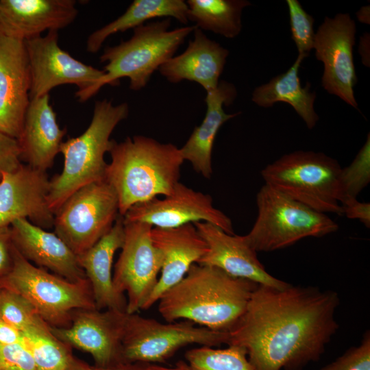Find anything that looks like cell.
<instances>
[{
    "label": "cell",
    "mask_w": 370,
    "mask_h": 370,
    "mask_svg": "<svg viewBox=\"0 0 370 370\" xmlns=\"http://www.w3.org/2000/svg\"><path fill=\"white\" fill-rule=\"evenodd\" d=\"M339 303L331 290L258 284L227 345L243 347L255 370H302L320 359L338 330Z\"/></svg>",
    "instance_id": "obj_1"
},
{
    "label": "cell",
    "mask_w": 370,
    "mask_h": 370,
    "mask_svg": "<svg viewBox=\"0 0 370 370\" xmlns=\"http://www.w3.org/2000/svg\"><path fill=\"white\" fill-rule=\"evenodd\" d=\"M258 285L217 267L196 263L160 297L158 312L167 322L184 319L229 332L243 316Z\"/></svg>",
    "instance_id": "obj_2"
},
{
    "label": "cell",
    "mask_w": 370,
    "mask_h": 370,
    "mask_svg": "<svg viewBox=\"0 0 370 370\" xmlns=\"http://www.w3.org/2000/svg\"><path fill=\"white\" fill-rule=\"evenodd\" d=\"M106 181L114 189L119 214L158 195H171L180 182L184 162L180 148L143 135L112 140Z\"/></svg>",
    "instance_id": "obj_3"
},
{
    "label": "cell",
    "mask_w": 370,
    "mask_h": 370,
    "mask_svg": "<svg viewBox=\"0 0 370 370\" xmlns=\"http://www.w3.org/2000/svg\"><path fill=\"white\" fill-rule=\"evenodd\" d=\"M171 23V18L145 23L133 29L130 39L106 47L99 58L106 63L104 75L90 88L76 92L77 100L86 102L105 85H119L123 77L129 79L132 90L145 88L153 73L174 56L196 28L193 25L170 30Z\"/></svg>",
    "instance_id": "obj_4"
},
{
    "label": "cell",
    "mask_w": 370,
    "mask_h": 370,
    "mask_svg": "<svg viewBox=\"0 0 370 370\" xmlns=\"http://www.w3.org/2000/svg\"><path fill=\"white\" fill-rule=\"evenodd\" d=\"M129 114L125 102L114 105L104 99L95 103L92 120L79 136L63 142L60 153L64 156L62 172L50 180L47 195L49 208L54 214L74 192L88 184L105 180L109 152L115 127Z\"/></svg>",
    "instance_id": "obj_5"
},
{
    "label": "cell",
    "mask_w": 370,
    "mask_h": 370,
    "mask_svg": "<svg viewBox=\"0 0 370 370\" xmlns=\"http://www.w3.org/2000/svg\"><path fill=\"white\" fill-rule=\"evenodd\" d=\"M341 166L322 152L295 151L267 165L264 184L317 212L343 215Z\"/></svg>",
    "instance_id": "obj_6"
},
{
    "label": "cell",
    "mask_w": 370,
    "mask_h": 370,
    "mask_svg": "<svg viewBox=\"0 0 370 370\" xmlns=\"http://www.w3.org/2000/svg\"><path fill=\"white\" fill-rule=\"evenodd\" d=\"M258 215L244 235L256 251L270 252L291 246L306 237H323L336 232L338 224L317 212L264 184L256 195Z\"/></svg>",
    "instance_id": "obj_7"
},
{
    "label": "cell",
    "mask_w": 370,
    "mask_h": 370,
    "mask_svg": "<svg viewBox=\"0 0 370 370\" xmlns=\"http://www.w3.org/2000/svg\"><path fill=\"white\" fill-rule=\"evenodd\" d=\"M12 254V267L0 286L25 297L50 326L66 327L74 311L96 308L88 280L73 282L49 273L25 259L14 245Z\"/></svg>",
    "instance_id": "obj_8"
},
{
    "label": "cell",
    "mask_w": 370,
    "mask_h": 370,
    "mask_svg": "<svg viewBox=\"0 0 370 370\" xmlns=\"http://www.w3.org/2000/svg\"><path fill=\"white\" fill-rule=\"evenodd\" d=\"M228 343V332L197 327L188 321L162 323L126 312L121 341L123 362H163L191 344L216 347Z\"/></svg>",
    "instance_id": "obj_9"
},
{
    "label": "cell",
    "mask_w": 370,
    "mask_h": 370,
    "mask_svg": "<svg viewBox=\"0 0 370 370\" xmlns=\"http://www.w3.org/2000/svg\"><path fill=\"white\" fill-rule=\"evenodd\" d=\"M119 216L117 195L105 180L84 186L54 213V233L77 256L107 234Z\"/></svg>",
    "instance_id": "obj_10"
},
{
    "label": "cell",
    "mask_w": 370,
    "mask_h": 370,
    "mask_svg": "<svg viewBox=\"0 0 370 370\" xmlns=\"http://www.w3.org/2000/svg\"><path fill=\"white\" fill-rule=\"evenodd\" d=\"M124 241L112 274L116 291L127 295L126 312L136 313L158 280L162 257L154 246L149 223L124 221Z\"/></svg>",
    "instance_id": "obj_11"
},
{
    "label": "cell",
    "mask_w": 370,
    "mask_h": 370,
    "mask_svg": "<svg viewBox=\"0 0 370 370\" xmlns=\"http://www.w3.org/2000/svg\"><path fill=\"white\" fill-rule=\"evenodd\" d=\"M24 42L30 73V99L49 95L53 88L65 84L75 85L77 92L85 90L105 73L62 49L57 30Z\"/></svg>",
    "instance_id": "obj_12"
},
{
    "label": "cell",
    "mask_w": 370,
    "mask_h": 370,
    "mask_svg": "<svg viewBox=\"0 0 370 370\" xmlns=\"http://www.w3.org/2000/svg\"><path fill=\"white\" fill-rule=\"evenodd\" d=\"M356 33L355 21L349 14L325 17L315 33L313 49L316 58L323 64V88L357 109L354 87L358 79L353 58Z\"/></svg>",
    "instance_id": "obj_13"
},
{
    "label": "cell",
    "mask_w": 370,
    "mask_h": 370,
    "mask_svg": "<svg viewBox=\"0 0 370 370\" xmlns=\"http://www.w3.org/2000/svg\"><path fill=\"white\" fill-rule=\"evenodd\" d=\"M123 217L126 221L143 222L161 228L204 221L234 234L230 218L214 206L210 195L196 191L180 182L171 195L136 204Z\"/></svg>",
    "instance_id": "obj_14"
},
{
    "label": "cell",
    "mask_w": 370,
    "mask_h": 370,
    "mask_svg": "<svg viewBox=\"0 0 370 370\" xmlns=\"http://www.w3.org/2000/svg\"><path fill=\"white\" fill-rule=\"evenodd\" d=\"M125 313L96 308L77 310L68 326H50V330L70 347L89 353L96 366H112L123 362L121 341Z\"/></svg>",
    "instance_id": "obj_15"
},
{
    "label": "cell",
    "mask_w": 370,
    "mask_h": 370,
    "mask_svg": "<svg viewBox=\"0 0 370 370\" xmlns=\"http://www.w3.org/2000/svg\"><path fill=\"white\" fill-rule=\"evenodd\" d=\"M49 187L46 171L27 164L5 172L0 181V227L20 219L43 229L53 227L54 214L47 203Z\"/></svg>",
    "instance_id": "obj_16"
},
{
    "label": "cell",
    "mask_w": 370,
    "mask_h": 370,
    "mask_svg": "<svg viewBox=\"0 0 370 370\" xmlns=\"http://www.w3.org/2000/svg\"><path fill=\"white\" fill-rule=\"evenodd\" d=\"M208 246L206 253L197 264L217 267L234 277L246 279L257 284L282 289L290 284L267 272L260 262L257 252L244 236L230 234L208 222L193 223Z\"/></svg>",
    "instance_id": "obj_17"
},
{
    "label": "cell",
    "mask_w": 370,
    "mask_h": 370,
    "mask_svg": "<svg viewBox=\"0 0 370 370\" xmlns=\"http://www.w3.org/2000/svg\"><path fill=\"white\" fill-rule=\"evenodd\" d=\"M25 42L0 35V133L18 139L30 102Z\"/></svg>",
    "instance_id": "obj_18"
},
{
    "label": "cell",
    "mask_w": 370,
    "mask_h": 370,
    "mask_svg": "<svg viewBox=\"0 0 370 370\" xmlns=\"http://www.w3.org/2000/svg\"><path fill=\"white\" fill-rule=\"evenodd\" d=\"M151 238L161 253L162 264L156 286L142 310L149 309L158 302L208 250L206 243L192 223L171 228L153 227Z\"/></svg>",
    "instance_id": "obj_19"
},
{
    "label": "cell",
    "mask_w": 370,
    "mask_h": 370,
    "mask_svg": "<svg viewBox=\"0 0 370 370\" xmlns=\"http://www.w3.org/2000/svg\"><path fill=\"white\" fill-rule=\"evenodd\" d=\"M77 13L74 0H0V35L25 41L67 27Z\"/></svg>",
    "instance_id": "obj_20"
},
{
    "label": "cell",
    "mask_w": 370,
    "mask_h": 370,
    "mask_svg": "<svg viewBox=\"0 0 370 370\" xmlns=\"http://www.w3.org/2000/svg\"><path fill=\"white\" fill-rule=\"evenodd\" d=\"M10 227L14 247L28 261L71 282L88 280L77 256L55 233L46 231L27 219L14 221Z\"/></svg>",
    "instance_id": "obj_21"
},
{
    "label": "cell",
    "mask_w": 370,
    "mask_h": 370,
    "mask_svg": "<svg viewBox=\"0 0 370 370\" xmlns=\"http://www.w3.org/2000/svg\"><path fill=\"white\" fill-rule=\"evenodd\" d=\"M193 34L186 50L168 60L158 71L171 83L195 82L208 92L217 88L230 52L202 30L196 27Z\"/></svg>",
    "instance_id": "obj_22"
},
{
    "label": "cell",
    "mask_w": 370,
    "mask_h": 370,
    "mask_svg": "<svg viewBox=\"0 0 370 370\" xmlns=\"http://www.w3.org/2000/svg\"><path fill=\"white\" fill-rule=\"evenodd\" d=\"M66 132L58 123L49 95L31 99L17 139L21 160L33 168L46 171L60 152Z\"/></svg>",
    "instance_id": "obj_23"
},
{
    "label": "cell",
    "mask_w": 370,
    "mask_h": 370,
    "mask_svg": "<svg viewBox=\"0 0 370 370\" xmlns=\"http://www.w3.org/2000/svg\"><path fill=\"white\" fill-rule=\"evenodd\" d=\"M124 241L123 217H117L110 231L78 257L88 279L97 310L126 312L127 299L113 284L112 262Z\"/></svg>",
    "instance_id": "obj_24"
},
{
    "label": "cell",
    "mask_w": 370,
    "mask_h": 370,
    "mask_svg": "<svg viewBox=\"0 0 370 370\" xmlns=\"http://www.w3.org/2000/svg\"><path fill=\"white\" fill-rule=\"evenodd\" d=\"M237 96L235 86L221 80L217 88L206 92V112L201 123L195 127L186 143L180 148L182 157L188 161L193 169L204 177L212 175V153L216 136L227 121L241 114H227L223 106L233 103Z\"/></svg>",
    "instance_id": "obj_25"
},
{
    "label": "cell",
    "mask_w": 370,
    "mask_h": 370,
    "mask_svg": "<svg viewBox=\"0 0 370 370\" xmlns=\"http://www.w3.org/2000/svg\"><path fill=\"white\" fill-rule=\"evenodd\" d=\"M306 57L298 54L293 64L285 73L256 87L252 92L251 100L263 108H271L277 102L287 103L304 120L308 128L312 129L319 120L314 108L316 92L310 91L309 82L302 87L299 77L300 65Z\"/></svg>",
    "instance_id": "obj_26"
},
{
    "label": "cell",
    "mask_w": 370,
    "mask_h": 370,
    "mask_svg": "<svg viewBox=\"0 0 370 370\" xmlns=\"http://www.w3.org/2000/svg\"><path fill=\"white\" fill-rule=\"evenodd\" d=\"M187 12L188 6L184 0H134L123 14L88 36L86 51L97 53L110 36L134 29L151 19L173 18L187 24Z\"/></svg>",
    "instance_id": "obj_27"
},
{
    "label": "cell",
    "mask_w": 370,
    "mask_h": 370,
    "mask_svg": "<svg viewBox=\"0 0 370 370\" xmlns=\"http://www.w3.org/2000/svg\"><path fill=\"white\" fill-rule=\"evenodd\" d=\"M188 20L204 31L227 38L236 37L242 29V12L251 5L246 0H188Z\"/></svg>",
    "instance_id": "obj_28"
},
{
    "label": "cell",
    "mask_w": 370,
    "mask_h": 370,
    "mask_svg": "<svg viewBox=\"0 0 370 370\" xmlns=\"http://www.w3.org/2000/svg\"><path fill=\"white\" fill-rule=\"evenodd\" d=\"M36 370H70L74 358L71 347L57 338L44 323L23 333Z\"/></svg>",
    "instance_id": "obj_29"
},
{
    "label": "cell",
    "mask_w": 370,
    "mask_h": 370,
    "mask_svg": "<svg viewBox=\"0 0 370 370\" xmlns=\"http://www.w3.org/2000/svg\"><path fill=\"white\" fill-rule=\"evenodd\" d=\"M190 370H255L246 350L230 345L223 349L199 346L185 354Z\"/></svg>",
    "instance_id": "obj_30"
},
{
    "label": "cell",
    "mask_w": 370,
    "mask_h": 370,
    "mask_svg": "<svg viewBox=\"0 0 370 370\" xmlns=\"http://www.w3.org/2000/svg\"><path fill=\"white\" fill-rule=\"evenodd\" d=\"M0 319L23 333L46 323L29 301L4 287L0 288Z\"/></svg>",
    "instance_id": "obj_31"
},
{
    "label": "cell",
    "mask_w": 370,
    "mask_h": 370,
    "mask_svg": "<svg viewBox=\"0 0 370 370\" xmlns=\"http://www.w3.org/2000/svg\"><path fill=\"white\" fill-rule=\"evenodd\" d=\"M370 182V135L352 163L341 168L340 184L343 198H356Z\"/></svg>",
    "instance_id": "obj_32"
},
{
    "label": "cell",
    "mask_w": 370,
    "mask_h": 370,
    "mask_svg": "<svg viewBox=\"0 0 370 370\" xmlns=\"http://www.w3.org/2000/svg\"><path fill=\"white\" fill-rule=\"evenodd\" d=\"M289 13L291 38L299 54L309 56L314 47V18L307 13L297 0H286Z\"/></svg>",
    "instance_id": "obj_33"
},
{
    "label": "cell",
    "mask_w": 370,
    "mask_h": 370,
    "mask_svg": "<svg viewBox=\"0 0 370 370\" xmlns=\"http://www.w3.org/2000/svg\"><path fill=\"white\" fill-rule=\"evenodd\" d=\"M319 370H370V333L367 330L359 345L347 349L334 361Z\"/></svg>",
    "instance_id": "obj_34"
},
{
    "label": "cell",
    "mask_w": 370,
    "mask_h": 370,
    "mask_svg": "<svg viewBox=\"0 0 370 370\" xmlns=\"http://www.w3.org/2000/svg\"><path fill=\"white\" fill-rule=\"evenodd\" d=\"M0 370H36L26 344L0 345Z\"/></svg>",
    "instance_id": "obj_35"
},
{
    "label": "cell",
    "mask_w": 370,
    "mask_h": 370,
    "mask_svg": "<svg viewBox=\"0 0 370 370\" xmlns=\"http://www.w3.org/2000/svg\"><path fill=\"white\" fill-rule=\"evenodd\" d=\"M21 150L16 139L0 133V181L5 172L18 167Z\"/></svg>",
    "instance_id": "obj_36"
},
{
    "label": "cell",
    "mask_w": 370,
    "mask_h": 370,
    "mask_svg": "<svg viewBox=\"0 0 370 370\" xmlns=\"http://www.w3.org/2000/svg\"><path fill=\"white\" fill-rule=\"evenodd\" d=\"M13 246L10 226L0 227V279L7 275L12 267Z\"/></svg>",
    "instance_id": "obj_37"
},
{
    "label": "cell",
    "mask_w": 370,
    "mask_h": 370,
    "mask_svg": "<svg viewBox=\"0 0 370 370\" xmlns=\"http://www.w3.org/2000/svg\"><path fill=\"white\" fill-rule=\"evenodd\" d=\"M343 214L348 219H358L367 228L370 227V204L360 202L356 198H346L341 203Z\"/></svg>",
    "instance_id": "obj_38"
},
{
    "label": "cell",
    "mask_w": 370,
    "mask_h": 370,
    "mask_svg": "<svg viewBox=\"0 0 370 370\" xmlns=\"http://www.w3.org/2000/svg\"><path fill=\"white\" fill-rule=\"evenodd\" d=\"M70 370H145V364L123 362L109 367L91 366L74 357Z\"/></svg>",
    "instance_id": "obj_39"
},
{
    "label": "cell",
    "mask_w": 370,
    "mask_h": 370,
    "mask_svg": "<svg viewBox=\"0 0 370 370\" xmlns=\"http://www.w3.org/2000/svg\"><path fill=\"white\" fill-rule=\"evenodd\" d=\"M25 344L23 332L0 319V345Z\"/></svg>",
    "instance_id": "obj_40"
},
{
    "label": "cell",
    "mask_w": 370,
    "mask_h": 370,
    "mask_svg": "<svg viewBox=\"0 0 370 370\" xmlns=\"http://www.w3.org/2000/svg\"><path fill=\"white\" fill-rule=\"evenodd\" d=\"M359 53L362 63L369 66V34L365 33L360 38Z\"/></svg>",
    "instance_id": "obj_41"
},
{
    "label": "cell",
    "mask_w": 370,
    "mask_h": 370,
    "mask_svg": "<svg viewBox=\"0 0 370 370\" xmlns=\"http://www.w3.org/2000/svg\"><path fill=\"white\" fill-rule=\"evenodd\" d=\"M145 370H190V368L186 361L179 360L172 367H164L156 364H145Z\"/></svg>",
    "instance_id": "obj_42"
},
{
    "label": "cell",
    "mask_w": 370,
    "mask_h": 370,
    "mask_svg": "<svg viewBox=\"0 0 370 370\" xmlns=\"http://www.w3.org/2000/svg\"><path fill=\"white\" fill-rule=\"evenodd\" d=\"M369 5H366L362 7L358 12L356 14L358 18V20L360 22L369 24V18H370V14H369Z\"/></svg>",
    "instance_id": "obj_43"
},
{
    "label": "cell",
    "mask_w": 370,
    "mask_h": 370,
    "mask_svg": "<svg viewBox=\"0 0 370 370\" xmlns=\"http://www.w3.org/2000/svg\"><path fill=\"white\" fill-rule=\"evenodd\" d=\"M1 286H0V288H1Z\"/></svg>",
    "instance_id": "obj_44"
}]
</instances>
